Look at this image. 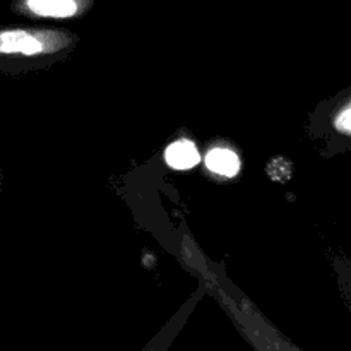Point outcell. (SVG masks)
I'll return each instance as SVG.
<instances>
[{
  "mask_svg": "<svg viewBox=\"0 0 351 351\" xmlns=\"http://www.w3.org/2000/svg\"><path fill=\"white\" fill-rule=\"evenodd\" d=\"M43 50V45L26 31H0V55H34Z\"/></svg>",
  "mask_w": 351,
  "mask_h": 351,
  "instance_id": "obj_1",
  "label": "cell"
},
{
  "mask_svg": "<svg viewBox=\"0 0 351 351\" xmlns=\"http://www.w3.org/2000/svg\"><path fill=\"white\" fill-rule=\"evenodd\" d=\"M165 160L175 170H189L201 161V156H199L197 147L191 141H177L168 146Z\"/></svg>",
  "mask_w": 351,
  "mask_h": 351,
  "instance_id": "obj_2",
  "label": "cell"
},
{
  "mask_svg": "<svg viewBox=\"0 0 351 351\" xmlns=\"http://www.w3.org/2000/svg\"><path fill=\"white\" fill-rule=\"evenodd\" d=\"M27 9L43 17H71L77 12L75 0H24Z\"/></svg>",
  "mask_w": 351,
  "mask_h": 351,
  "instance_id": "obj_3",
  "label": "cell"
},
{
  "mask_svg": "<svg viewBox=\"0 0 351 351\" xmlns=\"http://www.w3.org/2000/svg\"><path fill=\"white\" fill-rule=\"evenodd\" d=\"M206 165L209 170L223 175V177H235L240 170L239 156L233 151L223 149V147L209 151V154L206 156Z\"/></svg>",
  "mask_w": 351,
  "mask_h": 351,
  "instance_id": "obj_4",
  "label": "cell"
},
{
  "mask_svg": "<svg viewBox=\"0 0 351 351\" xmlns=\"http://www.w3.org/2000/svg\"><path fill=\"white\" fill-rule=\"evenodd\" d=\"M336 127H338L339 130H343L345 134L351 132V110H350V106H346V108L343 110L341 113H339L338 119H336Z\"/></svg>",
  "mask_w": 351,
  "mask_h": 351,
  "instance_id": "obj_5",
  "label": "cell"
}]
</instances>
